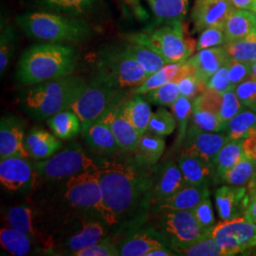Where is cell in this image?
<instances>
[{
	"label": "cell",
	"instance_id": "cell-1",
	"mask_svg": "<svg viewBox=\"0 0 256 256\" xmlns=\"http://www.w3.org/2000/svg\"><path fill=\"white\" fill-rule=\"evenodd\" d=\"M144 166L133 162L104 160L98 164L97 172L106 208L115 220L136 209L144 194L150 191L153 173H147Z\"/></svg>",
	"mask_w": 256,
	"mask_h": 256
},
{
	"label": "cell",
	"instance_id": "cell-2",
	"mask_svg": "<svg viewBox=\"0 0 256 256\" xmlns=\"http://www.w3.org/2000/svg\"><path fill=\"white\" fill-rule=\"evenodd\" d=\"M78 54L72 46L61 43L38 44L27 48L19 59L16 78L27 86L70 75Z\"/></svg>",
	"mask_w": 256,
	"mask_h": 256
},
{
	"label": "cell",
	"instance_id": "cell-3",
	"mask_svg": "<svg viewBox=\"0 0 256 256\" xmlns=\"http://www.w3.org/2000/svg\"><path fill=\"white\" fill-rule=\"evenodd\" d=\"M86 86L82 78L72 74L55 78L26 90L22 94L21 104L32 118L48 119L60 111L70 110Z\"/></svg>",
	"mask_w": 256,
	"mask_h": 256
},
{
	"label": "cell",
	"instance_id": "cell-4",
	"mask_svg": "<svg viewBox=\"0 0 256 256\" xmlns=\"http://www.w3.org/2000/svg\"><path fill=\"white\" fill-rule=\"evenodd\" d=\"M16 22L28 36L50 43L81 42L90 34V26L82 20L43 12L20 14Z\"/></svg>",
	"mask_w": 256,
	"mask_h": 256
},
{
	"label": "cell",
	"instance_id": "cell-5",
	"mask_svg": "<svg viewBox=\"0 0 256 256\" xmlns=\"http://www.w3.org/2000/svg\"><path fill=\"white\" fill-rule=\"evenodd\" d=\"M162 24L158 27L148 28L142 32L126 34L124 39L153 50L162 55L168 64L187 61L196 48V44L185 36L182 21L176 20Z\"/></svg>",
	"mask_w": 256,
	"mask_h": 256
},
{
	"label": "cell",
	"instance_id": "cell-6",
	"mask_svg": "<svg viewBox=\"0 0 256 256\" xmlns=\"http://www.w3.org/2000/svg\"><path fill=\"white\" fill-rule=\"evenodd\" d=\"M97 75L120 90L136 88L150 74L126 52L122 46H112L102 50L98 60Z\"/></svg>",
	"mask_w": 256,
	"mask_h": 256
},
{
	"label": "cell",
	"instance_id": "cell-7",
	"mask_svg": "<svg viewBox=\"0 0 256 256\" xmlns=\"http://www.w3.org/2000/svg\"><path fill=\"white\" fill-rule=\"evenodd\" d=\"M97 167L68 178L66 182L64 196L72 206L93 210L106 225L114 226L116 222L104 200Z\"/></svg>",
	"mask_w": 256,
	"mask_h": 256
},
{
	"label": "cell",
	"instance_id": "cell-8",
	"mask_svg": "<svg viewBox=\"0 0 256 256\" xmlns=\"http://www.w3.org/2000/svg\"><path fill=\"white\" fill-rule=\"evenodd\" d=\"M158 214V232L166 238L172 248H184L209 236L210 230L204 229L192 210H160Z\"/></svg>",
	"mask_w": 256,
	"mask_h": 256
},
{
	"label": "cell",
	"instance_id": "cell-9",
	"mask_svg": "<svg viewBox=\"0 0 256 256\" xmlns=\"http://www.w3.org/2000/svg\"><path fill=\"white\" fill-rule=\"evenodd\" d=\"M120 92L96 74L70 108L81 120L82 133L101 118Z\"/></svg>",
	"mask_w": 256,
	"mask_h": 256
},
{
	"label": "cell",
	"instance_id": "cell-10",
	"mask_svg": "<svg viewBox=\"0 0 256 256\" xmlns=\"http://www.w3.org/2000/svg\"><path fill=\"white\" fill-rule=\"evenodd\" d=\"M98 164L77 144H72L50 158L38 162L34 168L37 176L50 180L70 178Z\"/></svg>",
	"mask_w": 256,
	"mask_h": 256
},
{
	"label": "cell",
	"instance_id": "cell-11",
	"mask_svg": "<svg viewBox=\"0 0 256 256\" xmlns=\"http://www.w3.org/2000/svg\"><path fill=\"white\" fill-rule=\"evenodd\" d=\"M210 236L222 248L225 256H236L256 247V224L241 216L222 220L210 230Z\"/></svg>",
	"mask_w": 256,
	"mask_h": 256
},
{
	"label": "cell",
	"instance_id": "cell-12",
	"mask_svg": "<svg viewBox=\"0 0 256 256\" xmlns=\"http://www.w3.org/2000/svg\"><path fill=\"white\" fill-rule=\"evenodd\" d=\"M126 99V95L124 92H120L100 119L110 126L117 140L120 149L133 152L140 135L124 114V106Z\"/></svg>",
	"mask_w": 256,
	"mask_h": 256
},
{
	"label": "cell",
	"instance_id": "cell-13",
	"mask_svg": "<svg viewBox=\"0 0 256 256\" xmlns=\"http://www.w3.org/2000/svg\"><path fill=\"white\" fill-rule=\"evenodd\" d=\"M228 140L229 138L226 133L204 131L190 122L182 154L196 156L214 165L220 149Z\"/></svg>",
	"mask_w": 256,
	"mask_h": 256
},
{
	"label": "cell",
	"instance_id": "cell-14",
	"mask_svg": "<svg viewBox=\"0 0 256 256\" xmlns=\"http://www.w3.org/2000/svg\"><path fill=\"white\" fill-rule=\"evenodd\" d=\"M187 183L183 178L178 164L168 160L153 172L152 185L148 192V200L151 205L170 198L178 192Z\"/></svg>",
	"mask_w": 256,
	"mask_h": 256
},
{
	"label": "cell",
	"instance_id": "cell-15",
	"mask_svg": "<svg viewBox=\"0 0 256 256\" xmlns=\"http://www.w3.org/2000/svg\"><path fill=\"white\" fill-rule=\"evenodd\" d=\"M36 168L28 158L8 156L0 158V182L10 192L26 189L34 180Z\"/></svg>",
	"mask_w": 256,
	"mask_h": 256
},
{
	"label": "cell",
	"instance_id": "cell-16",
	"mask_svg": "<svg viewBox=\"0 0 256 256\" xmlns=\"http://www.w3.org/2000/svg\"><path fill=\"white\" fill-rule=\"evenodd\" d=\"M236 10L230 0H194L192 23L196 32L214 26H224L230 12Z\"/></svg>",
	"mask_w": 256,
	"mask_h": 256
},
{
	"label": "cell",
	"instance_id": "cell-17",
	"mask_svg": "<svg viewBox=\"0 0 256 256\" xmlns=\"http://www.w3.org/2000/svg\"><path fill=\"white\" fill-rule=\"evenodd\" d=\"M25 124L18 117L9 115L0 120V158H30L25 146Z\"/></svg>",
	"mask_w": 256,
	"mask_h": 256
},
{
	"label": "cell",
	"instance_id": "cell-18",
	"mask_svg": "<svg viewBox=\"0 0 256 256\" xmlns=\"http://www.w3.org/2000/svg\"><path fill=\"white\" fill-rule=\"evenodd\" d=\"M218 214L222 220H234L244 214L248 202L246 186H221L214 192Z\"/></svg>",
	"mask_w": 256,
	"mask_h": 256
},
{
	"label": "cell",
	"instance_id": "cell-19",
	"mask_svg": "<svg viewBox=\"0 0 256 256\" xmlns=\"http://www.w3.org/2000/svg\"><path fill=\"white\" fill-rule=\"evenodd\" d=\"M118 247L120 256H146L156 248L171 247V245L158 230L149 228L131 234Z\"/></svg>",
	"mask_w": 256,
	"mask_h": 256
},
{
	"label": "cell",
	"instance_id": "cell-20",
	"mask_svg": "<svg viewBox=\"0 0 256 256\" xmlns=\"http://www.w3.org/2000/svg\"><path fill=\"white\" fill-rule=\"evenodd\" d=\"M230 60L224 46H220L198 50L188 62L194 66L198 79L207 84L210 77Z\"/></svg>",
	"mask_w": 256,
	"mask_h": 256
},
{
	"label": "cell",
	"instance_id": "cell-21",
	"mask_svg": "<svg viewBox=\"0 0 256 256\" xmlns=\"http://www.w3.org/2000/svg\"><path fill=\"white\" fill-rule=\"evenodd\" d=\"M210 196L209 185H185L178 192L152 206L156 210H192L200 202Z\"/></svg>",
	"mask_w": 256,
	"mask_h": 256
},
{
	"label": "cell",
	"instance_id": "cell-22",
	"mask_svg": "<svg viewBox=\"0 0 256 256\" xmlns=\"http://www.w3.org/2000/svg\"><path fill=\"white\" fill-rule=\"evenodd\" d=\"M25 146L32 158L43 160L56 154L62 147V142L46 130L34 128L26 134Z\"/></svg>",
	"mask_w": 256,
	"mask_h": 256
},
{
	"label": "cell",
	"instance_id": "cell-23",
	"mask_svg": "<svg viewBox=\"0 0 256 256\" xmlns=\"http://www.w3.org/2000/svg\"><path fill=\"white\" fill-rule=\"evenodd\" d=\"M185 182L189 185H210L216 180L214 165L210 164L196 156L182 154L178 160Z\"/></svg>",
	"mask_w": 256,
	"mask_h": 256
},
{
	"label": "cell",
	"instance_id": "cell-24",
	"mask_svg": "<svg viewBox=\"0 0 256 256\" xmlns=\"http://www.w3.org/2000/svg\"><path fill=\"white\" fill-rule=\"evenodd\" d=\"M82 135L86 144L100 154L112 155L120 150L119 144L113 132L101 119L95 122Z\"/></svg>",
	"mask_w": 256,
	"mask_h": 256
},
{
	"label": "cell",
	"instance_id": "cell-25",
	"mask_svg": "<svg viewBox=\"0 0 256 256\" xmlns=\"http://www.w3.org/2000/svg\"><path fill=\"white\" fill-rule=\"evenodd\" d=\"M164 140L147 130L138 138L137 146L133 151V160L144 167L154 166L164 155Z\"/></svg>",
	"mask_w": 256,
	"mask_h": 256
},
{
	"label": "cell",
	"instance_id": "cell-26",
	"mask_svg": "<svg viewBox=\"0 0 256 256\" xmlns=\"http://www.w3.org/2000/svg\"><path fill=\"white\" fill-rule=\"evenodd\" d=\"M227 41H234L252 34L256 30V14L250 10H232L224 23Z\"/></svg>",
	"mask_w": 256,
	"mask_h": 256
},
{
	"label": "cell",
	"instance_id": "cell-27",
	"mask_svg": "<svg viewBox=\"0 0 256 256\" xmlns=\"http://www.w3.org/2000/svg\"><path fill=\"white\" fill-rule=\"evenodd\" d=\"M106 224L95 221L84 223L79 232L68 239L64 247L72 254L100 242L108 234Z\"/></svg>",
	"mask_w": 256,
	"mask_h": 256
},
{
	"label": "cell",
	"instance_id": "cell-28",
	"mask_svg": "<svg viewBox=\"0 0 256 256\" xmlns=\"http://www.w3.org/2000/svg\"><path fill=\"white\" fill-rule=\"evenodd\" d=\"M124 111L129 122L142 136L148 130L152 111L144 94H134L124 102Z\"/></svg>",
	"mask_w": 256,
	"mask_h": 256
},
{
	"label": "cell",
	"instance_id": "cell-29",
	"mask_svg": "<svg viewBox=\"0 0 256 256\" xmlns=\"http://www.w3.org/2000/svg\"><path fill=\"white\" fill-rule=\"evenodd\" d=\"M46 124L60 140H70L82 133L81 120L72 110H66L56 113L46 119Z\"/></svg>",
	"mask_w": 256,
	"mask_h": 256
},
{
	"label": "cell",
	"instance_id": "cell-30",
	"mask_svg": "<svg viewBox=\"0 0 256 256\" xmlns=\"http://www.w3.org/2000/svg\"><path fill=\"white\" fill-rule=\"evenodd\" d=\"M158 22H171L185 18L190 0H147Z\"/></svg>",
	"mask_w": 256,
	"mask_h": 256
},
{
	"label": "cell",
	"instance_id": "cell-31",
	"mask_svg": "<svg viewBox=\"0 0 256 256\" xmlns=\"http://www.w3.org/2000/svg\"><path fill=\"white\" fill-rule=\"evenodd\" d=\"M225 131L232 140H244L256 133V111L244 106L230 120Z\"/></svg>",
	"mask_w": 256,
	"mask_h": 256
},
{
	"label": "cell",
	"instance_id": "cell-32",
	"mask_svg": "<svg viewBox=\"0 0 256 256\" xmlns=\"http://www.w3.org/2000/svg\"><path fill=\"white\" fill-rule=\"evenodd\" d=\"M124 48L128 54L135 59L150 75L155 74L168 64L162 55L144 45L128 42V44L124 45Z\"/></svg>",
	"mask_w": 256,
	"mask_h": 256
},
{
	"label": "cell",
	"instance_id": "cell-33",
	"mask_svg": "<svg viewBox=\"0 0 256 256\" xmlns=\"http://www.w3.org/2000/svg\"><path fill=\"white\" fill-rule=\"evenodd\" d=\"M32 238L12 227L0 230V244L10 254L24 256L32 250Z\"/></svg>",
	"mask_w": 256,
	"mask_h": 256
},
{
	"label": "cell",
	"instance_id": "cell-34",
	"mask_svg": "<svg viewBox=\"0 0 256 256\" xmlns=\"http://www.w3.org/2000/svg\"><path fill=\"white\" fill-rule=\"evenodd\" d=\"M174 118L176 120L178 134L174 142V147L182 146L187 136V132L192 119V102L191 99L180 95L171 106Z\"/></svg>",
	"mask_w": 256,
	"mask_h": 256
},
{
	"label": "cell",
	"instance_id": "cell-35",
	"mask_svg": "<svg viewBox=\"0 0 256 256\" xmlns=\"http://www.w3.org/2000/svg\"><path fill=\"white\" fill-rule=\"evenodd\" d=\"M243 156V140H229L220 149L216 160V180L236 164Z\"/></svg>",
	"mask_w": 256,
	"mask_h": 256
},
{
	"label": "cell",
	"instance_id": "cell-36",
	"mask_svg": "<svg viewBox=\"0 0 256 256\" xmlns=\"http://www.w3.org/2000/svg\"><path fill=\"white\" fill-rule=\"evenodd\" d=\"M223 46L232 60L250 64L256 61V32L242 39L227 42Z\"/></svg>",
	"mask_w": 256,
	"mask_h": 256
},
{
	"label": "cell",
	"instance_id": "cell-37",
	"mask_svg": "<svg viewBox=\"0 0 256 256\" xmlns=\"http://www.w3.org/2000/svg\"><path fill=\"white\" fill-rule=\"evenodd\" d=\"M254 172L256 160L244 155L236 164L220 178V180L232 186H248Z\"/></svg>",
	"mask_w": 256,
	"mask_h": 256
},
{
	"label": "cell",
	"instance_id": "cell-38",
	"mask_svg": "<svg viewBox=\"0 0 256 256\" xmlns=\"http://www.w3.org/2000/svg\"><path fill=\"white\" fill-rule=\"evenodd\" d=\"M32 210L27 205H18L10 208L6 220L9 227L18 230L19 232L28 234V236L34 239L39 236L38 232L36 230L32 222Z\"/></svg>",
	"mask_w": 256,
	"mask_h": 256
},
{
	"label": "cell",
	"instance_id": "cell-39",
	"mask_svg": "<svg viewBox=\"0 0 256 256\" xmlns=\"http://www.w3.org/2000/svg\"><path fill=\"white\" fill-rule=\"evenodd\" d=\"M182 63H169L155 74H151L142 84L134 88V94H146L154 88L170 82H174Z\"/></svg>",
	"mask_w": 256,
	"mask_h": 256
},
{
	"label": "cell",
	"instance_id": "cell-40",
	"mask_svg": "<svg viewBox=\"0 0 256 256\" xmlns=\"http://www.w3.org/2000/svg\"><path fill=\"white\" fill-rule=\"evenodd\" d=\"M191 122L208 132H222L226 129V124L220 119V114L194 102H192Z\"/></svg>",
	"mask_w": 256,
	"mask_h": 256
},
{
	"label": "cell",
	"instance_id": "cell-41",
	"mask_svg": "<svg viewBox=\"0 0 256 256\" xmlns=\"http://www.w3.org/2000/svg\"><path fill=\"white\" fill-rule=\"evenodd\" d=\"M178 256H224L222 248L216 243V241L209 236L202 238V240L194 243L189 247L184 248H174Z\"/></svg>",
	"mask_w": 256,
	"mask_h": 256
},
{
	"label": "cell",
	"instance_id": "cell-42",
	"mask_svg": "<svg viewBox=\"0 0 256 256\" xmlns=\"http://www.w3.org/2000/svg\"><path fill=\"white\" fill-rule=\"evenodd\" d=\"M176 128V120L174 114L164 108H160L154 113H152L151 119L149 122L148 130L158 135L160 137H165L171 135Z\"/></svg>",
	"mask_w": 256,
	"mask_h": 256
},
{
	"label": "cell",
	"instance_id": "cell-43",
	"mask_svg": "<svg viewBox=\"0 0 256 256\" xmlns=\"http://www.w3.org/2000/svg\"><path fill=\"white\" fill-rule=\"evenodd\" d=\"M148 102L162 106H171L180 96V86L176 82H170L146 92Z\"/></svg>",
	"mask_w": 256,
	"mask_h": 256
},
{
	"label": "cell",
	"instance_id": "cell-44",
	"mask_svg": "<svg viewBox=\"0 0 256 256\" xmlns=\"http://www.w3.org/2000/svg\"><path fill=\"white\" fill-rule=\"evenodd\" d=\"M16 32L12 26L2 28L0 38V74L3 76L14 55L16 48Z\"/></svg>",
	"mask_w": 256,
	"mask_h": 256
},
{
	"label": "cell",
	"instance_id": "cell-45",
	"mask_svg": "<svg viewBox=\"0 0 256 256\" xmlns=\"http://www.w3.org/2000/svg\"><path fill=\"white\" fill-rule=\"evenodd\" d=\"M227 42L224 26L209 27L202 30L196 43V50H202L204 48L223 46Z\"/></svg>",
	"mask_w": 256,
	"mask_h": 256
},
{
	"label": "cell",
	"instance_id": "cell-46",
	"mask_svg": "<svg viewBox=\"0 0 256 256\" xmlns=\"http://www.w3.org/2000/svg\"><path fill=\"white\" fill-rule=\"evenodd\" d=\"M244 106L239 101L238 95L234 90L222 93V102L220 108V119L226 124H228L230 120L232 119L240 110Z\"/></svg>",
	"mask_w": 256,
	"mask_h": 256
},
{
	"label": "cell",
	"instance_id": "cell-47",
	"mask_svg": "<svg viewBox=\"0 0 256 256\" xmlns=\"http://www.w3.org/2000/svg\"><path fill=\"white\" fill-rule=\"evenodd\" d=\"M234 92L243 106L256 111V77L250 75L248 79L240 82Z\"/></svg>",
	"mask_w": 256,
	"mask_h": 256
},
{
	"label": "cell",
	"instance_id": "cell-48",
	"mask_svg": "<svg viewBox=\"0 0 256 256\" xmlns=\"http://www.w3.org/2000/svg\"><path fill=\"white\" fill-rule=\"evenodd\" d=\"M92 1L93 0H42L50 9L72 14L84 12L90 6Z\"/></svg>",
	"mask_w": 256,
	"mask_h": 256
},
{
	"label": "cell",
	"instance_id": "cell-49",
	"mask_svg": "<svg viewBox=\"0 0 256 256\" xmlns=\"http://www.w3.org/2000/svg\"><path fill=\"white\" fill-rule=\"evenodd\" d=\"M70 256H120L119 247L114 245L110 239L106 238L100 242L74 252Z\"/></svg>",
	"mask_w": 256,
	"mask_h": 256
},
{
	"label": "cell",
	"instance_id": "cell-50",
	"mask_svg": "<svg viewBox=\"0 0 256 256\" xmlns=\"http://www.w3.org/2000/svg\"><path fill=\"white\" fill-rule=\"evenodd\" d=\"M178 84L180 95L191 99L192 101L207 90V84L200 81L196 74H190L183 77Z\"/></svg>",
	"mask_w": 256,
	"mask_h": 256
},
{
	"label": "cell",
	"instance_id": "cell-51",
	"mask_svg": "<svg viewBox=\"0 0 256 256\" xmlns=\"http://www.w3.org/2000/svg\"><path fill=\"white\" fill-rule=\"evenodd\" d=\"M192 212L200 226L204 229L212 230L216 224L210 196L203 200L198 206L192 209Z\"/></svg>",
	"mask_w": 256,
	"mask_h": 256
},
{
	"label": "cell",
	"instance_id": "cell-52",
	"mask_svg": "<svg viewBox=\"0 0 256 256\" xmlns=\"http://www.w3.org/2000/svg\"><path fill=\"white\" fill-rule=\"evenodd\" d=\"M228 66V76L230 84L234 88H236L240 82L245 81L250 75H252L250 63L230 60Z\"/></svg>",
	"mask_w": 256,
	"mask_h": 256
},
{
	"label": "cell",
	"instance_id": "cell-53",
	"mask_svg": "<svg viewBox=\"0 0 256 256\" xmlns=\"http://www.w3.org/2000/svg\"><path fill=\"white\" fill-rule=\"evenodd\" d=\"M228 64L229 63L220 68V70L210 77L207 82V88L214 90L220 93H224L230 90H234L230 82L229 76H228V68H229Z\"/></svg>",
	"mask_w": 256,
	"mask_h": 256
},
{
	"label": "cell",
	"instance_id": "cell-54",
	"mask_svg": "<svg viewBox=\"0 0 256 256\" xmlns=\"http://www.w3.org/2000/svg\"><path fill=\"white\" fill-rule=\"evenodd\" d=\"M120 6L126 16L144 20L148 18L146 10L142 8L140 0H119Z\"/></svg>",
	"mask_w": 256,
	"mask_h": 256
},
{
	"label": "cell",
	"instance_id": "cell-55",
	"mask_svg": "<svg viewBox=\"0 0 256 256\" xmlns=\"http://www.w3.org/2000/svg\"><path fill=\"white\" fill-rule=\"evenodd\" d=\"M248 190V202L247 209L244 214L246 220L256 224V187Z\"/></svg>",
	"mask_w": 256,
	"mask_h": 256
},
{
	"label": "cell",
	"instance_id": "cell-56",
	"mask_svg": "<svg viewBox=\"0 0 256 256\" xmlns=\"http://www.w3.org/2000/svg\"><path fill=\"white\" fill-rule=\"evenodd\" d=\"M243 152L248 158L256 160V133L243 140Z\"/></svg>",
	"mask_w": 256,
	"mask_h": 256
},
{
	"label": "cell",
	"instance_id": "cell-57",
	"mask_svg": "<svg viewBox=\"0 0 256 256\" xmlns=\"http://www.w3.org/2000/svg\"><path fill=\"white\" fill-rule=\"evenodd\" d=\"M238 9L250 10L254 0H230Z\"/></svg>",
	"mask_w": 256,
	"mask_h": 256
},
{
	"label": "cell",
	"instance_id": "cell-58",
	"mask_svg": "<svg viewBox=\"0 0 256 256\" xmlns=\"http://www.w3.org/2000/svg\"><path fill=\"white\" fill-rule=\"evenodd\" d=\"M256 172H254V176L252 178V180H250V182L248 183L247 186L248 189H252V188H256Z\"/></svg>",
	"mask_w": 256,
	"mask_h": 256
},
{
	"label": "cell",
	"instance_id": "cell-59",
	"mask_svg": "<svg viewBox=\"0 0 256 256\" xmlns=\"http://www.w3.org/2000/svg\"><path fill=\"white\" fill-rule=\"evenodd\" d=\"M252 75L256 77V61L252 63Z\"/></svg>",
	"mask_w": 256,
	"mask_h": 256
},
{
	"label": "cell",
	"instance_id": "cell-60",
	"mask_svg": "<svg viewBox=\"0 0 256 256\" xmlns=\"http://www.w3.org/2000/svg\"><path fill=\"white\" fill-rule=\"evenodd\" d=\"M250 10H252V12H254L256 14V0L254 1V4H252V7Z\"/></svg>",
	"mask_w": 256,
	"mask_h": 256
},
{
	"label": "cell",
	"instance_id": "cell-61",
	"mask_svg": "<svg viewBox=\"0 0 256 256\" xmlns=\"http://www.w3.org/2000/svg\"></svg>",
	"mask_w": 256,
	"mask_h": 256
}]
</instances>
